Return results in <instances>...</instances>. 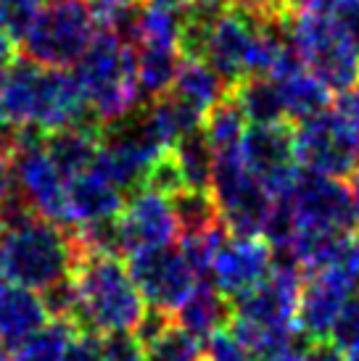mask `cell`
Segmentation results:
<instances>
[{"label": "cell", "mask_w": 359, "mask_h": 361, "mask_svg": "<svg viewBox=\"0 0 359 361\" xmlns=\"http://www.w3.org/2000/svg\"><path fill=\"white\" fill-rule=\"evenodd\" d=\"M301 361H343V359H341V351L333 343H312L310 348L304 351Z\"/></svg>", "instance_id": "cell-40"}, {"label": "cell", "mask_w": 359, "mask_h": 361, "mask_svg": "<svg viewBox=\"0 0 359 361\" xmlns=\"http://www.w3.org/2000/svg\"><path fill=\"white\" fill-rule=\"evenodd\" d=\"M290 209L299 230H330L346 232L354 224V211H351V190L341 180H330L314 171H299L283 198Z\"/></svg>", "instance_id": "cell-13"}, {"label": "cell", "mask_w": 359, "mask_h": 361, "mask_svg": "<svg viewBox=\"0 0 359 361\" xmlns=\"http://www.w3.org/2000/svg\"><path fill=\"white\" fill-rule=\"evenodd\" d=\"M42 303H45V311H48L50 319H64V322H77V314H80V290H77V282H74V274L66 277V280L50 285L48 290L40 293Z\"/></svg>", "instance_id": "cell-31"}, {"label": "cell", "mask_w": 359, "mask_h": 361, "mask_svg": "<svg viewBox=\"0 0 359 361\" xmlns=\"http://www.w3.org/2000/svg\"><path fill=\"white\" fill-rule=\"evenodd\" d=\"M172 214L177 221V232L182 238H193V235H204V232L214 230L222 224L220 209L211 190H201V188H182L172 195Z\"/></svg>", "instance_id": "cell-27"}, {"label": "cell", "mask_w": 359, "mask_h": 361, "mask_svg": "<svg viewBox=\"0 0 359 361\" xmlns=\"http://www.w3.org/2000/svg\"><path fill=\"white\" fill-rule=\"evenodd\" d=\"M82 251L77 232L37 216L0 232V277L11 285L42 293L74 274Z\"/></svg>", "instance_id": "cell-3"}, {"label": "cell", "mask_w": 359, "mask_h": 361, "mask_svg": "<svg viewBox=\"0 0 359 361\" xmlns=\"http://www.w3.org/2000/svg\"><path fill=\"white\" fill-rule=\"evenodd\" d=\"M170 156L185 188L209 190L211 171H214V148L209 145L204 130H193L188 135H182L170 148Z\"/></svg>", "instance_id": "cell-26"}, {"label": "cell", "mask_w": 359, "mask_h": 361, "mask_svg": "<svg viewBox=\"0 0 359 361\" xmlns=\"http://www.w3.org/2000/svg\"><path fill=\"white\" fill-rule=\"evenodd\" d=\"M328 343H333V345L343 353L359 351V295L351 298V301L343 306L339 322H336V327L330 332Z\"/></svg>", "instance_id": "cell-34"}, {"label": "cell", "mask_w": 359, "mask_h": 361, "mask_svg": "<svg viewBox=\"0 0 359 361\" xmlns=\"http://www.w3.org/2000/svg\"><path fill=\"white\" fill-rule=\"evenodd\" d=\"M225 92H228L225 80L211 69L206 61L182 59L170 95H175L185 109H190L204 121L214 106H220L225 101Z\"/></svg>", "instance_id": "cell-22"}, {"label": "cell", "mask_w": 359, "mask_h": 361, "mask_svg": "<svg viewBox=\"0 0 359 361\" xmlns=\"http://www.w3.org/2000/svg\"><path fill=\"white\" fill-rule=\"evenodd\" d=\"M211 195L217 201L222 224L238 238H259L275 209V198L261 182L246 169L240 148L214 153L211 171Z\"/></svg>", "instance_id": "cell-8"}, {"label": "cell", "mask_w": 359, "mask_h": 361, "mask_svg": "<svg viewBox=\"0 0 359 361\" xmlns=\"http://www.w3.org/2000/svg\"><path fill=\"white\" fill-rule=\"evenodd\" d=\"M341 0H288L290 13L304 11V13H336Z\"/></svg>", "instance_id": "cell-38"}, {"label": "cell", "mask_w": 359, "mask_h": 361, "mask_svg": "<svg viewBox=\"0 0 359 361\" xmlns=\"http://www.w3.org/2000/svg\"><path fill=\"white\" fill-rule=\"evenodd\" d=\"M357 290H359V280H357Z\"/></svg>", "instance_id": "cell-48"}, {"label": "cell", "mask_w": 359, "mask_h": 361, "mask_svg": "<svg viewBox=\"0 0 359 361\" xmlns=\"http://www.w3.org/2000/svg\"><path fill=\"white\" fill-rule=\"evenodd\" d=\"M117 227H119L122 256H135L140 251L172 245L177 235L172 203L167 201V195L148 188L132 192V198L124 203L122 214L117 216Z\"/></svg>", "instance_id": "cell-15"}, {"label": "cell", "mask_w": 359, "mask_h": 361, "mask_svg": "<svg viewBox=\"0 0 359 361\" xmlns=\"http://www.w3.org/2000/svg\"><path fill=\"white\" fill-rule=\"evenodd\" d=\"M182 51L172 45H138L135 48V80L140 98L151 103L164 98L177 80Z\"/></svg>", "instance_id": "cell-24"}, {"label": "cell", "mask_w": 359, "mask_h": 361, "mask_svg": "<svg viewBox=\"0 0 359 361\" xmlns=\"http://www.w3.org/2000/svg\"><path fill=\"white\" fill-rule=\"evenodd\" d=\"M230 98L251 127H272V124L288 121L278 85L269 77H246L243 82L230 87Z\"/></svg>", "instance_id": "cell-25"}, {"label": "cell", "mask_w": 359, "mask_h": 361, "mask_svg": "<svg viewBox=\"0 0 359 361\" xmlns=\"http://www.w3.org/2000/svg\"><path fill=\"white\" fill-rule=\"evenodd\" d=\"M343 361H359V351H351V353H346V359Z\"/></svg>", "instance_id": "cell-45"}, {"label": "cell", "mask_w": 359, "mask_h": 361, "mask_svg": "<svg viewBox=\"0 0 359 361\" xmlns=\"http://www.w3.org/2000/svg\"><path fill=\"white\" fill-rule=\"evenodd\" d=\"M351 211H354V224L359 227V171L351 177Z\"/></svg>", "instance_id": "cell-42"}, {"label": "cell", "mask_w": 359, "mask_h": 361, "mask_svg": "<svg viewBox=\"0 0 359 361\" xmlns=\"http://www.w3.org/2000/svg\"><path fill=\"white\" fill-rule=\"evenodd\" d=\"M6 359V345H3V341H0V361Z\"/></svg>", "instance_id": "cell-47"}, {"label": "cell", "mask_w": 359, "mask_h": 361, "mask_svg": "<svg viewBox=\"0 0 359 361\" xmlns=\"http://www.w3.org/2000/svg\"><path fill=\"white\" fill-rule=\"evenodd\" d=\"M151 3H159V6H172V8H185L188 0H151Z\"/></svg>", "instance_id": "cell-43"}, {"label": "cell", "mask_w": 359, "mask_h": 361, "mask_svg": "<svg viewBox=\"0 0 359 361\" xmlns=\"http://www.w3.org/2000/svg\"><path fill=\"white\" fill-rule=\"evenodd\" d=\"M98 35L90 0L45 6L30 32L21 37L24 59L45 69H66L85 56Z\"/></svg>", "instance_id": "cell-6"}, {"label": "cell", "mask_w": 359, "mask_h": 361, "mask_svg": "<svg viewBox=\"0 0 359 361\" xmlns=\"http://www.w3.org/2000/svg\"><path fill=\"white\" fill-rule=\"evenodd\" d=\"M88 103L74 74L19 59L0 82V127L13 132H53L82 124Z\"/></svg>", "instance_id": "cell-1"}, {"label": "cell", "mask_w": 359, "mask_h": 361, "mask_svg": "<svg viewBox=\"0 0 359 361\" xmlns=\"http://www.w3.org/2000/svg\"><path fill=\"white\" fill-rule=\"evenodd\" d=\"M3 361H13V359H3Z\"/></svg>", "instance_id": "cell-49"}, {"label": "cell", "mask_w": 359, "mask_h": 361, "mask_svg": "<svg viewBox=\"0 0 359 361\" xmlns=\"http://www.w3.org/2000/svg\"><path fill=\"white\" fill-rule=\"evenodd\" d=\"M240 159L275 201L293 188L301 171L293 145V127L288 124L249 127L240 140Z\"/></svg>", "instance_id": "cell-14"}, {"label": "cell", "mask_w": 359, "mask_h": 361, "mask_svg": "<svg viewBox=\"0 0 359 361\" xmlns=\"http://www.w3.org/2000/svg\"><path fill=\"white\" fill-rule=\"evenodd\" d=\"M50 322L40 293L3 285L0 288V341L6 348L19 351L35 332H40Z\"/></svg>", "instance_id": "cell-20"}, {"label": "cell", "mask_w": 359, "mask_h": 361, "mask_svg": "<svg viewBox=\"0 0 359 361\" xmlns=\"http://www.w3.org/2000/svg\"><path fill=\"white\" fill-rule=\"evenodd\" d=\"M124 209V190L95 166L66 180V211L69 227H90L98 221L117 219Z\"/></svg>", "instance_id": "cell-19"}, {"label": "cell", "mask_w": 359, "mask_h": 361, "mask_svg": "<svg viewBox=\"0 0 359 361\" xmlns=\"http://www.w3.org/2000/svg\"><path fill=\"white\" fill-rule=\"evenodd\" d=\"M296 159L304 171L346 180L359 171V127L333 106L293 127Z\"/></svg>", "instance_id": "cell-9"}, {"label": "cell", "mask_w": 359, "mask_h": 361, "mask_svg": "<svg viewBox=\"0 0 359 361\" xmlns=\"http://www.w3.org/2000/svg\"><path fill=\"white\" fill-rule=\"evenodd\" d=\"M304 274L293 264L275 261L272 274L257 288L233 298V322L259 330H293Z\"/></svg>", "instance_id": "cell-11"}, {"label": "cell", "mask_w": 359, "mask_h": 361, "mask_svg": "<svg viewBox=\"0 0 359 361\" xmlns=\"http://www.w3.org/2000/svg\"><path fill=\"white\" fill-rule=\"evenodd\" d=\"M74 282L80 290V314L74 324L80 332H135L148 311L122 256L85 248L74 269Z\"/></svg>", "instance_id": "cell-2"}, {"label": "cell", "mask_w": 359, "mask_h": 361, "mask_svg": "<svg viewBox=\"0 0 359 361\" xmlns=\"http://www.w3.org/2000/svg\"><path fill=\"white\" fill-rule=\"evenodd\" d=\"M201 130L206 135L209 145L214 148V153H220V151L240 148V140H243V135H246L249 127H246V116L233 103V98H225L220 106H214L206 114Z\"/></svg>", "instance_id": "cell-29"}, {"label": "cell", "mask_w": 359, "mask_h": 361, "mask_svg": "<svg viewBox=\"0 0 359 361\" xmlns=\"http://www.w3.org/2000/svg\"><path fill=\"white\" fill-rule=\"evenodd\" d=\"M61 361H103L100 359V335L80 332Z\"/></svg>", "instance_id": "cell-37"}, {"label": "cell", "mask_w": 359, "mask_h": 361, "mask_svg": "<svg viewBox=\"0 0 359 361\" xmlns=\"http://www.w3.org/2000/svg\"><path fill=\"white\" fill-rule=\"evenodd\" d=\"M269 80L278 85L288 121H307L330 109V90L304 66L290 42L278 59L275 69L269 71Z\"/></svg>", "instance_id": "cell-18"}, {"label": "cell", "mask_w": 359, "mask_h": 361, "mask_svg": "<svg viewBox=\"0 0 359 361\" xmlns=\"http://www.w3.org/2000/svg\"><path fill=\"white\" fill-rule=\"evenodd\" d=\"M233 11H238L243 16L269 24V21H286L288 19V0H228Z\"/></svg>", "instance_id": "cell-35"}, {"label": "cell", "mask_w": 359, "mask_h": 361, "mask_svg": "<svg viewBox=\"0 0 359 361\" xmlns=\"http://www.w3.org/2000/svg\"><path fill=\"white\" fill-rule=\"evenodd\" d=\"M16 61H19L16 59V40L6 30H0V82Z\"/></svg>", "instance_id": "cell-39"}, {"label": "cell", "mask_w": 359, "mask_h": 361, "mask_svg": "<svg viewBox=\"0 0 359 361\" xmlns=\"http://www.w3.org/2000/svg\"><path fill=\"white\" fill-rule=\"evenodd\" d=\"M71 74L80 85L93 119L100 127L138 111L140 90L135 80V51L117 35L98 30L85 56L74 63Z\"/></svg>", "instance_id": "cell-4"}, {"label": "cell", "mask_w": 359, "mask_h": 361, "mask_svg": "<svg viewBox=\"0 0 359 361\" xmlns=\"http://www.w3.org/2000/svg\"><path fill=\"white\" fill-rule=\"evenodd\" d=\"M272 267L275 253L267 240L230 235L211 261V285L220 288L228 298H238L267 280Z\"/></svg>", "instance_id": "cell-17"}, {"label": "cell", "mask_w": 359, "mask_h": 361, "mask_svg": "<svg viewBox=\"0 0 359 361\" xmlns=\"http://www.w3.org/2000/svg\"><path fill=\"white\" fill-rule=\"evenodd\" d=\"M351 3H359V0H351Z\"/></svg>", "instance_id": "cell-50"}, {"label": "cell", "mask_w": 359, "mask_h": 361, "mask_svg": "<svg viewBox=\"0 0 359 361\" xmlns=\"http://www.w3.org/2000/svg\"><path fill=\"white\" fill-rule=\"evenodd\" d=\"M13 192V171H11V161L8 156L0 153V203L8 198Z\"/></svg>", "instance_id": "cell-41"}, {"label": "cell", "mask_w": 359, "mask_h": 361, "mask_svg": "<svg viewBox=\"0 0 359 361\" xmlns=\"http://www.w3.org/2000/svg\"><path fill=\"white\" fill-rule=\"evenodd\" d=\"M100 359L103 361H146V345L135 332L100 335Z\"/></svg>", "instance_id": "cell-33"}, {"label": "cell", "mask_w": 359, "mask_h": 361, "mask_svg": "<svg viewBox=\"0 0 359 361\" xmlns=\"http://www.w3.org/2000/svg\"><path fill=\"white\" fill-rule=\"evenodd\" d=\"M175 324L196 335L199 341H211L217 332L233 324V301L209 282H199L193 293L175 311Z\"/></svg>", "instance_id": "cell-21"}, {"label": "cell", "mask_w": 359, "mask_h": 361, "mask_svg": "<svg viewBox=\"0 0 359 361\" xmlns=\"http://www.w3.org/2000/svg\"><path fill=\"white\" fill-rule=\"evenodd\" d=\"M286 35L304 66L330 92L359 87V42L336 13H288Z\"/></svg>", "instance_id": "cell-5"}, {"label": "cell", "mask_w": 359, "mask_h": 361, "mask_svg": "<svg viewBox=\"0 0 359 361\" xmlns=\"http://www.w3.org/2000/svg\"><path fill=\"white\" fill-rule=\"evenodd\" d=\"M0 288H3V282H0Z\"/></svg>", "instance_id": "cell-51"}, {"label": "cell", "mask_w": 359, "mask_h": 361, "mask_svg": "<svg viewBox=\"0 0 359 361\" xmlns=\"http://www.w3.org/2000/svg\"><path fill=\"white\" fill-rule=\"evenodd\" d=\"M16 190L27 198L35 214L59 227H69L66 211V177L59 171L45 148V135L24 130L8 153Z\"/></svg>", "instance_id": "cell-10"}, {"label": "cell", "mask_w": 359, "mask_h": 361, "mask_svg": "<svg viewBox=\"0 0 359 361\" xmlns=\"http://www.w3.org/2000/svg\"><path fill=\"white\" fill-rule=\"evenodd\" d=\"M206 361H257V359L233 335V330H222L211 341H206Z\"/></svg>", "instance_id": "cell-36"}, {"label": "cell", "mask_w": 359, "mask_h": 361, "mask_svg": "<svg viewBox=\"0 0 359 361\" xmlns=\"http://www.w3.org/2000/svg\"><path fill=\"white\" fill-rule=\"evenodd\" d=\"M42 0H0V30H6L16 42L30 32L40 16Z\"/></svg>", "instance_id": "cell-32"}, {"label": "cell", "mask_w": 359, "mask_h": 361, "mask_svg": "<svg viewBox=\"0 0 359 361\" xmlns=\"http://www.w3.org/2000/svg\"><path fill=\"white\" fill-rule=\"evenodd\" d=\"M170 151L153 130L148 111H135L124 119L100 127L95 169L122 190H140L153 164Z\"/></svg>", "instance_id": "cell-7"}, {"label": "cell", "mask_w": 359, "mask_h": 361, "mask_svg": "<svg viewBox=\"0 0 359 361\" xmlns=\"http://www.w3.org/2000/svg\"><path fill=\"white\" fill-rule=\"evenodd\" d=\"M77 335H80L77 324L50 319L40 332H35L30 341L21 345L13 361H61Z\"/></svg>", "instance_id": "cell-28"}, {"label": "cell", "mask_w": 359, "mask_h": 361, "mask_svg": "<svg viewBox=\"0 0 359 361\" xmlns=\"http://www.w3.org/2000/svg\"><path fill=\"white\" fill-rule=\"evenodd\" d=\"M130 274L138 285L146 306L164 314H175L180 303L199 285V274L175 245L140 251L130 256Z\"/></svg>", "instance_id": "cell-12"}, {"label": "cell", "mask_w": 359, "mask_h": 361, "mask_svg": "<svg viewBox=\"0 0 359 361\" xmlns=\"http://www.w3.org/2000/svg\"><path fill=\"white\" fill-rule=\"evenodd\" d=\"M357 282L336 269L314 271L304 277L296 311V330L310 343H328L343 306L351 301Z\"/></svg>", "instance_id": "cell-16"}, {"label": "cell", "mask_w": 359, "mask_h": 361, "mask_svg": "<svg viewBox=\"0 0 359 361\" xmlns=\"http://www.w3.org/2000/svg\"><path fill=\"white\" fill-rule=\"evenodd\" d=\"M42 3H48V6H59V3H71V0H42Z\"/></svg>", "instance_id": "cell-46"}, {"label": "cell", "mask_w": 359, "mask_h": 361, "mask_svg": "<svg viewBox=\"0 0 359 361\" xmlns=\"http://www.w3.org/2000/svg\"><path fill=\"white\" fill-rule=\"evenodd\" d=\"M146 361H206V345L172 319L170 327L146 345Z\"/></svg>", "instance_id": "cell-30"}, {"label": "cell", "mask_w": 359, "mask_h": 361, "mask_svg": "<svg viewBox=\"0 0 359 361\" xmlns=\"http://www.w3.org/2000/svg\"><path fill=\"white\" fill-rule=\"evenodd\" d=\"M188 3H199V6H214V3H228V0H188Z\"/></svg>", "instance_id": "cell-44"}, {"label": "cell", "mask_w": 359, "mask_h": 361, "mask_svg": "<svg viewBox=\"0 0 359 361\" xmlns=\"http://www.w3.org/2000/svg\"><path fill=\"white\" fill-rule=\"evenodd\" d=\"M100 145V127H90V124H77L69 130L53 132L45 137V148L59 171L71 180L82 171L95 166Z\"/></svg>", "instance_id": "cell-23"}]
</instances>
